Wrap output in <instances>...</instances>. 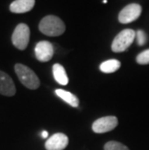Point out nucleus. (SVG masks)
<instances>
[{"label": "nucleus", "instance_id": "11", "mask_svg": "<svg viewBox=\"0 0 149 150\" xmlns=\"http://www.w3.org/2000/svg\"><path fill=\"white\" fill-rule=\"evenodd\" d=\"M52 73H53V78L56 81L57 83L60 85H67L69 82L68 76L66 74V71L61 64L55 63L52 66Z\"/></svg>", "mask_w": 149, "mask_h": 150}, {"label": "nucleus", "instance_id": "17", "mask_svg": "<svg viewBox=\"0 0 149 150\" xmlns=\"http://www.w3.org/2000/svg\"><path fill=\"white\" fill-rule=\"evenodd\" d=\"M47 137H49V133H47V131H43V132H42V138L43 139H47Z\"/></svg>", "mask_w": 149, "mask_h": 150}, {"label": "nucleus", "instance_id": "10", "mask_svg": "<svg viewBox=\"0 0 149 150\" xmlns=\"http://www.w3.org/2000/svg\"><path fill=\"white\" fill-rule=\"evenodd\" d=\"M35 0H15L10 5V11L16 14H23L33 9Z\"/></svg>", "mask_w": 149, "mask_h": 150}, {"label": "nucleus", "instance_id": "13", "mask_svg": "<svg viewBox=\"0 0 149 150\" xmlns=\"http://www.w3.org/2000/svg\"><path fill=\"white\" fill-rule=\"evenodd\" d=\"M120 66H121V63H120L119 60L109 59V60H107V61H104L103 63H101L100 70L103 73H106V74H110V73L116 72L117 70L120 68Z\"/></svg>", "mask_w": 149, "mask_h": 150}, {"label": "nucleus", "instance_id": "9", "mask_svg": "<svg viewBox=\"0 0 149 150\" xmlns=\"http://www.w3.org/2000/svg\"><path fill=\"white\" fill-rule=\"evenodd\" d=\"M0 94L9 97L16 94V86L12 78L3 71H0Z\"/></svg>", "mask_w": 149, "mask_h": 150}, {"label": "nucleus", "instance_id": "1", "mask_svg": "<svg viewBox=\"0 0 149 150\" xmlns=\"http://www.w3.org/2000/svg\"><path fill=\"white\" fill-rule=\"evenodd\" d=\"M39 30L47 36L57 37L65 32L66 26L60 18L49 15L41 20L39 23Z\"/></svg>", "mask_w": 149, "mask_h": 150}, {"label": "nucleus", "instance_id": "15", "mask_svg": "<svg viewBox=\"0 0 149 150\" xmlns=\"http://www.w3.org/2000/svg\"><path fill=\"white\" fill-rule=\"evenodd\" d=\"M137 63L139 65L149 64V50H144L137 56Z\"/></svg>", "mask_w": 149, "mask_h": 150}, {"label": "nucleus", "instance_id": "14", "mask_svg": "<svg viewBox=\"0 0 149 150\" xmlns=\"http://www.w3.org/2000/svg\"><path fill=\"white\" fill-rule=\"evenodd\" d=\"M105 150H129V148L126 145L122 144L121 142H114V140H110L107 142L104 146Z\"/></svg>", "mask_w": 149, "mask_h": 150}, {"label": "nucleus", "instance_id": "8", "mask_svg": "<svg viewBox=\"0 0 149 150\" xmlns=\"http://www.w3.org/2000/svg\"><path fill=\"white\" fill-rule=\"evenodd\" d=\"M69 143L68 137L63 133H56L47 139L45 147L47 150H64Z\"/></svg>", "mask_w": 149, "mask_h": 150}, {"label": "nucleus", "instance_id": "4", "mask_svg": "<svg viewBox=\"0 0 149 150\" xmlns=\"http://www.w3.org/2000/svg\"><path fill=\"white\" fill-rule=\"evenodd\" d=\"M30 39V29L27 24L20 23L15 28L14 33L12 35L13 45L18 50H23L27 47Z\"/></svg>", "mask_w": 149, "mask_h": 150}, {"label": "nucleus", "instance_id": "18", "mask_svg": "<svg viewBox=\"0 0 149 150\" xmlns=\"http://www.w3.org/2000/svg\"><path fill=\"white\" fill-rule=\"evenodd\" d=\"M107 0H104V1H103L104 4H107Z\"/></svg>", "mask_w": 149, "mask_h": 150}, {"label": "nucleus", "instance_id": "12", "mask_svg": "<svg viewBox=\"0 0 149 150\" xmlns=\"http://www.w3.org/2000/svg\"><path fill=\"white\" fill-rule=\"evenodd\" d=\"M55 94H56V96H58L60 99H62L63 101L66 102L70 106H72L74 108H78V105H80V101H78V97L75 96L71 92L63 90V89H56Z\"/></svg>", "mask_w": 149, "mask_h": 150}, {"label": "nucleus", "instance_id": "16", "mask_svg": "<svg viewBox=\"0 0 149 150\" xmlns=\"http://www.w3.org/2000/svg\"><path fill=\"white\" fill-rule=\"evenodd\" d=\"M136 37H137L138 45V46H144L147 42V35L145 34L143 30H138L136 32Z\"/></svg>", "mask_w": 149, "mask_h": 150}, {"label": "nucleus", "instance_id": "2", "mask_svg": "<svg viewBox=\"0 0 149 150\" xmlns=\"http://www.w3.org/2000/svg\"><path fill=\"white\" fill-rule=\"evenodd\" d=\"M15 71L17 73L18 79L25 87L35 90L40 86L39 78L29 67L18 63V64L15 65Z\"/></svg>", "mask_w": 149, "mask_h": 150}, {"label": "nucleus", "instance_id": "5", "mask_svg": "<svg viewBox=\"0 0 149 150\" xmlns=\"http://www.w3.org/2000/svg\"><path fill=\"white\" fill-rule=\"evenodd\" d=\"M141 6L138 3H132L127 5L120 11L118 15V21L120 23L127 24L137 21L141 15Z\"/></svg>", "mask_w": 149, "mask_h": 150}, {"label": "nucleus", "instance_id": "3", "mask_svg": "<svg viewBox=\"0 0 149 150\" xmlns=\"http://www.w3.org/2000/svg\"><path fill=\"white\" fill-rule=\"evenodd\" d=\"M136 38V32L133 29H124L116 35L112 41V50L113 52H123L131 46Z\"/></svg>", "mask_w": 149, "mask_h": 150}, {"label": "nucleus", "instance_id": "7", "mask_svg": "<svg viewBox=\"0 0 149 150\" xmlns=\"http://www.w3.org/2000/svg\"><path fill=\"white\" fill-rule=\"evenodd\" d=\"M54 54V47L49 41H41L35 47V56L41 62H47Z\"/></svg>", "mask_w": 149, "mask_h": 150}, {"label": "nucleus", "instance_id": "6", "mask_svg": "<svg viewBox=\"0 0 149 150\" xmlns=\"http://www.w3.org/2000/svg\"><path fill=\"white\" fill-rule=\"evenodd\" d=\"M118 125V119L115 116H104L92 124V130L96 134H104L114 130Z\"/></svg>", "mask_w": 149, "mask_h": 150}]
</instances>
